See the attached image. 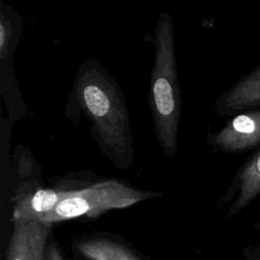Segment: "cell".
<instances>
[{"mask_svg": "<svg viewBox=\"0 0 260 260\" xmlns=\"http://www.w3.org/2000/svg\"><path fill=\"white\" fill-rule=\"evenodd\" d=\"M154 59L149 79L148 104L155 139L170 159L177 154L182 112V94L178 75L174 23L170 12L159 14L153 34Z\"/></svg>", "mask_w": 260, "mask_h": 260, "instance_id": "7a4b0ae2", "label": "cell"}, {"mask_svg": "<svg viewBox=\"0 0 260 260\" xmlns=\"http://www.w3.org/2000/svg\"><path fill=\"white\" fill-rule=\"evenodd\" d=\"M46 260H64L58 246L53 242L50 243L47 248Z\"/></svg>", "mask_w": 260, "mask_h": 260, "instance_id": "30bf717a", "label": "cell"}, {"mask_svg": "<svg viewBox=\"0 0 260 260\" xmlns=\"http://www.w3.org/2000/svg\"><path fill=\"white\" fill-rule=\"evenodd\" d=\"M260 108V64L223 90L214 103L220 116H235Z\"/></svg>", "mask_w": 260, "mask_h": 260, "instance_id": "52a82bcc", "label": "cell"}, {"mask_svg": "<svg viewBox=\"0 0 260 260\" xmlns=\"http://www.w3.org/2000/svg\"><path fill=\"white\" fill-rule=\"evenodd\" d=\"M52 225L43 220L13 221L5 260H46Z\"/></svg>", "mask_w": 260, "mask_h": 260, "instance_id": "8992f818", "label": "cell"}, {"mask_svg": "<svg viewBox=\"0 0 260 260\" xmlns=\"http://www.w3.org/2000/svg\"><path fill=\"white\" fill-rule=\"evenodd\" d=\"M76 249L86 260H142L124 244L105 236L83 238Z\"/></svg>", "mask_w": 260, "mask_h": 260, "instance_id": "9c48e42d", "label": "cell"}, {"mask_svg": "<svg viewBox=\"0 0 260 260\" xmlns=\"http://www.w3.org/2000/svg\"><path fill=\"white\" fill-rule=\"evenodd\" d=\"M238 195L228 215H234L260 195V148L239 168L234 176L221 204Z\"/></svg>", "mask_w": 260, "mask_h": 260, "instance_id": "ba28073f", "label": "cell"}, {"mask_svg": "<svg viewBox=\"0 0 260 260\" xmlns=\"http://www.w3.org/2000/svg\"><path fill=\"white\" fill-rule=\"evenodd\" d=\"M81 114L102 153L117 170H128L135 153L126 99L117 81L93 58L78 67L65 105V116L71 122H79Z\"/></svg>", "mask_w": 260, "mask_h": 260, "instance_id": "6da1fadb", "label": "cell"}, {"mask_svg": "<svg viewBox=\"0 0 260 260\" xmlns=\"http://www.w3.org/2000/svg\"><path fill=\"white\" fill-rule=\"evenodd\" d=\"M23 27L22 17L11 6L0 3V93L11 124L27 115L14 70V53Z\"/></svg>", "mask_w": 260, "mask_h": 260, "instance_id": "277c9868", "label": "cell"}, {"mask_svg": "<svg viewBox=\"0 0 260 260\" xmlns=\"http://www.w3.org/2000/svg\"><path fill=\"white\" fill-rule=\"evenodd\" d=\"M161 196L160 192L142 190L118 178L96 175L92 181L62 199L42 220L53 224L80 217L95 218L107 211Z\"/></svg>", "mask_w": 260, "mask_h": 260, "instance_id": "3957f363", "label": "cell"}, {"mask_svg": "<svg viewBox=\"0 0 260 260\" xmlns=\"http://www.w3.org/2000/svg\"><path fill=\"white\" fill-rule=\"evenodd\" d=\"M207 144L215 152L238 153L260 145V110L233 116L216 132L209 131Z\"/></svg>", "mask_w": 260, "mask_h": 260, "instance_id": "5b68a950", "label": "cell"}]
</instances>
